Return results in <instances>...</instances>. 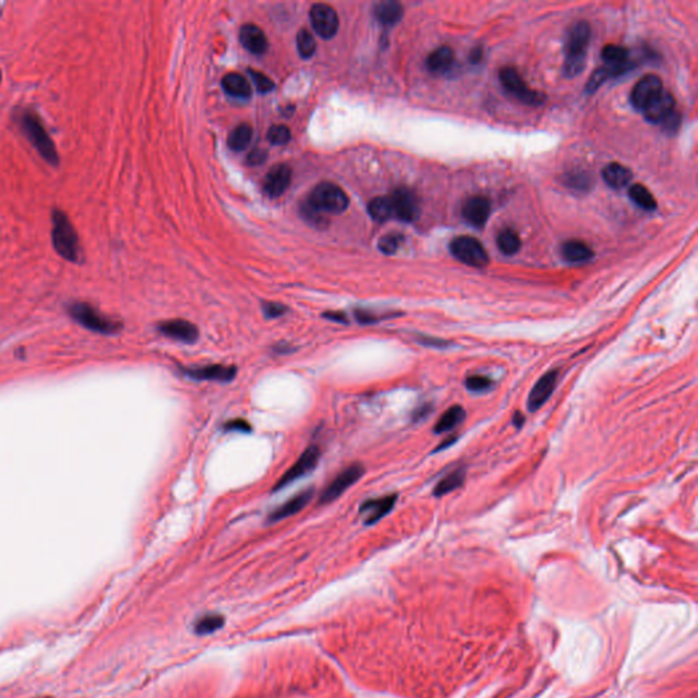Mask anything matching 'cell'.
Returning a JSON list of instances; mask_svg holds the SVG:
<instances>
[{
  "mask_svg": "<svg viewBox=\"0 0 698 698\" xmlns=\"http://www.w3.org/2000/svg\"><path fill=\"white\" fill-rule=\"evenodd\" d=\"M524 421H525V419H524V416H523V414H521V412H516V414H514V416H513V424H514L517 428H521V427H523V424H524Z\"/></svg>",
  "mask_w": 698,
  "mask_h": 698,
  "instance_id": "49",
  "label": "cell"
},
{
  "mask_svg": "<svg viewBox=\"0 0 698 698\" xmlns=\"http://www.w3.org/2000/svg\"><path fill=\"white\" fill-rule=\"evenodd\" d=\"M15 122L19 126L22 134L26 140L32 143V146L38 151V154L52 166L59 165V154L56 146L49 134L47 133L41 119L32 110H19Z\"/></svg>",
  "mask_w": 698,
  "mask_h": 698,
  "instance_id": "1",
  "label": "cell"
},
{
  "mask_svg": "<svg viewBox=\"0 0 698 698\" xmlns=\"http://www.w3.org/2000/svg\"><path fill=\"white\" fill-rule=\"evenodd\" d=\"M499 79L503 88L524 104L539 105L545 101V97L538 92L532 90L523 79V77L519 74V71L513 67H503L499 71Z\"/></svg>",
  "mask_w": 698,
  "mask_h": 698,
  "instance_id": "7",
  "label": "cell"
},
{
  "mask_svg": "<svg viewBox=\"0 0 698 698\" xmlns=\"http://www.w3.org/2000/svg\"><path fill=\"white\" fill-rule=\"evenodd\" d=\"M451 254L462 264L472 268H484L490 258L484 246L472 236H458L450 243Z\"/></svg>",
  "mask_w": 698,
  "mask_h": 698,
  "instance_id": "6",
  "label": "cell"
},
{
  "mask_svg": "<svg viewBox=\"0 0 698 698\" xmlns=\"http://www.w3.org/2000/svg\"><path fill=\"white\" fill-rule=\"evenodd\" d=\"M465 386L469 392L473 393H483L491 389L493 379L486 375H469L465 379Z\"/></svg>",
  "mask_w": 698,
  "mask_h": 698,
  "instance_id": "35",
  "label": "cell"
},
{
  "mask_svg": "<svg viewBox=\"0 0 698 698\" xmlns=\"http://www.w3.org/2000/svg\"><path fill=\"white\" fill-rule=\"evenodd\" d=\"M268 158V153L266 150L264 149H254L249 155H247V164L249 165H261L266 161Z\"/></svg>",
  "mask_w": 698,
  "mask_h": 698,
  "instance_id": "43",
  "label": "cell"
},
{
  "mask_svg": "<svg viewBox=\"0 0 698 698\" xmlns=\"http://www.w3.org/2000/svg\"><path fill=\"white\" fill-rule=\"evenodd\" d=\"M629 197L632 201L644 210H655L658 203L652 192L643 184H633L629 188Z\"/></svg>",
  "mask_w": 698,
  "mask_h": 698,
  "instance_id": "32",
  "label": "cell"
},
{
  "mask_svg": "<svg viewBox=\"0 0 698 698\" xmlns=\"http://www.w3.org/2000/svg\"><path fill=\"white\" fill-rule=\"evenodd\" d=\"M633 173L629 168L622 164L612 162L603 169L604 182L612 188H623L632 182Z\"/></svg>",
  "mask_w": 698,
  "mask_h": 698,
  "instance_id": "23",
  "label": "cell"
},
{
  "mask_svg": "<svg viewBox=\"0 0 698 698\" xmlns=\"http://www.w3.org/2000/svg\"><path fill=\"white\" fill-rule=\"evenodd\" d=\"M567 179H569V180H567V183H569V186H570V187L581 188V187H586V184H588V180H586L585 175H578V173H575V175H569V177H567Z\"/></svg>",
  "mask_w": 698,
  "mask_h": 698,
  "instance_id": "44",
  "label": "cell"
},
{
  "mask_svg": "<svg viewBox=\"0 0 698 698\" xmlns=\"http://www.w3.org/2000/svg\"><path fill=\"white\" fill-rule=\"evenodd\" d=\"M558 378V370H550L535 384V386L532 388L529 397H528V411L529 412H536L549 401V399L556 392Z\"/></svg>",
  "mask_w": 698,
  "mask_h": 698,
  "instance_id": "12",
  "label": "cell"
},
{
  "mask_svg": "<svg viewBox=\"0 0 698 698\" xmlns=\"http://www.w3.org/2000/svg\"><path fill=\"white\" fill-rule=\"evenodd\" d=\"M369 214L377 223H385L393 216V206L390 197H377L369 203Z\"/></svg>",
  "mask_w": 698,
  "mask_h": 698,
  "instance_id": "29",
  "label": "cell"
},
{
  "mask_svg": "<svg viewBox=\"0 0 698 698\" xmlns=\"http://www.w3.org/2000/svg\"><path fill=\"white\" fill-rule=\"evenodd\" d=\"M312 494H314L312 488H307V490H303L301 493L296 494L293 498H290L289 501L282 503L276 510H273L269 514V523H276L279 520L288 519L290 516H295L296 513H299L300 510H303L307 506Z\"/></svg>",
  "mask_w": 698,
  "mask_h": 698,
  "instance_id": "19",
  "label": "cell"
},
{
  "mask_svg": "<svg viewBox=\"0 0 698 698\" xmlns=\"http://www.w3.org/2000/svg\"><path fill=\"white\" fill-rule=\"evenodd\" d=\"M680 125H681V115L680 112L675 110L673 114H670L663 122H662V127L666 133H670V134H674L678 132L680 129Z\"/></svg>",
  "mask_w": 698,
  "mask_h": 698,
  "instance_id": "41",
  "label": "cell"
},
{
  "mask_svg": "<svg viewBox=\"0 0 698 698\" xmlns=\"http://www.w3.org/2000/svg\"><path fill=\"white\" fill-rule=\"evenodd\" d=\"M374 14H375V18L384 26H393L397 22H400V19L403 18L404 8L399 1L388 0V1H381V3L375 4Z\"/></svg>",
  "mask_w": 698,
  "mask_h": 698,
  "instance_id": "22",
  "label": "cell"
},
{
  "mask_svg": "<svg viewBox=\"0 0 698 698\" xmlns=\"http://www.w3.org/2000/svg\"><path fill=\"white\" fill-rule=\"evenodd\" d=\"M268 140L273 145H285L290 140V130L284 125H276L272 126L268 133Z\"/></svg>",
  "mask_w": 698,
  "mask_h": 698,
  "instance_id": "38",
  "label": "cell"
},
{
  "mask_svg": "<svg viewBox=\"0 0 698 698\" xmlns=\"http://www.w3.org/2000/svg\"><path fill=\"white\" fill-rule=\"evenodd\" d=\"M393 206V216L399 220L411 223L415 221L419 216V203L418 198L408 188H399L390 197Z\"/></svg>",
  "mask_w": 698,
  "mask_h": 698,
  "instance_id": "15",
  "label": "cell"
},
{
  "mask_svg": "<svg viewBox=\"0 0 698 698\" xmlns=\"http://www.w3.org/2000/svg\"><path fill=\"white\" fill-rule=\"evenodd\" d=\"M52 246L55 251L70 262L77 264L81 257L78 234L63 210H52Z\"/></svg>",
  "mask_w": 698,
  "mask_h": 698,
  "instance_id": "3",
  "label": "cell"
},
{
  "mask_svg": "<svg viewBox=\"0 0 698 698\" xmlns=\"http://www.w3.org/2000/svg\"><path fill=\"white\" fill-rule=\"evenodd\" d=\"M629 51L621 45H606L601 51V58L606 62V66H625L633 60L629 59Z\"/></svg>",
  "mask_w": 698,
  "mask_h": 698,
  "instance_id": "31",
  "label": "cell"
},
{
  "mask_svg": "<svg viewBox=\"0 0 698 698\" xmlns=\"http://www.w3.org/2000/svg\"><path fill=\"white\" fill-rule=\"evenodd\" d=\"M562 255L569 262H585L593 257V253L584 242L567 240L562 245Z\"/></svg>",
  "mask_w": 698,
  "mask_h": 698,
  "instance_id": "27",
  "label": "cell"
},
{
  "mask_svg": "<svg viewBox=\"0 0 698 698\" xmlns=\"http://www.w3.org/2000/svg\"><path fill=\"white\" fill-rule=\"evenodd\" d=\"M403 240H404V236H403V235H399V234H390V235L384 236V238L379 240L378 249H379L384 254L392 255V254H395V253L399 250V247L401 246Z\"/></svg>",
  "mask_w": 698,
  "mask_h": 698,
  "instance_id": "36",
  "label": "cell"
},
{
  "mask_svg": "<svg viewBox=\"0 0 698 698\" xmlns=\"http://www.w3.org/2000/svg\"><path fill=\"white\" fill-rule=\"evenodd\" d=\"M249 74H250V77H251L253 82L255 84V88H257V90H258V92H261V93H268V92H272V90H273V88H275V82H273L269 77H266V75H265V74H262L261 71H257V70H253V68H250V70H249Z\"/></svg>",
  "mask_w": 698,
  "mask_h": 698,
  "instance_id": "37",
  "label": "cell"
},
{
  "mask_svg": "<svg viewBox=\"0 0 698 698\" xmlns=\"http://www.w3.org/2000/svg\"><path fill=\"white\" fill-rule=\"evenodd\" d=\"M310 19L314 30L322 38L334 37L340 26L336 10L325 3H316L310 8Z\"/></svg>",
  "mask_w": 698,
  "mask_h": 698,
  "instance_id": "10",
  "label": "cell"
},
{
  "mask_svg": "<svg viewBox=\"0 0 698 698\" xmlns=\"http://www.w3.org/2000/svg\"><path fill=\"white\" fill-rule=\"evenodd\" d=\"M240 41L243 47L254 55H262L268 51V38L264 30L254 23H246L242 26Z\"/></svg>",
  "mask_w": 698,
  "mask_h": 698,
  "instance_id": "20",
  "label": "cell"
},
{
  "mask_svg": "<svg viewBox=\"0 0 698 698\" xmlns=\"http://www.w3.org/2000/svg\"><path fill=\"white\" fill-rule=\"evenodd\" d=\"M68 314L71 318L82 325L85 329L101 333V334H115L122 329V323L119 321H115L103 312H100L97 308H95L89 303L75 301L68 307Z\"/></svg>",
  "mask_w": 698,
  "mask_h": 698,
  "instance_id": "4",
  "label": "cell"
},
{
  "mask_svg": "<svg viewBox=\"0 0 698 698\" xmlns=\"http://www.w3.org/2000/svg\"><path fill=\"white\" fill-rule=\"evenodd\" d=\"M321 458V449L318 446H308L303 454L297 458V461L284 473V476L279 479L275 487V491L282 490L284 487L289 486L290 483L296 482L297 479L306 476L311 471L315 469L318 461Z\"/></svg>",
  "mask_w": 698,
  "mask_h": 698,
  "instance_id": "9",
  "label": "cell"
},
{
  "mask_svg": "<svg viewBox=\"0 0 698 698\" xmlns=\"http://www.w3.org/2000/svg\"><path fill=\"white\" fill-rule=\"evenodd\" d=\"M465 468H456L454 471L449 472L446 476H443L434 488L435 497H443L445 494H449L457 488H460L465 482Z\"/></svg>",
  "mask_w": 698,
  "mask_h": 698,
  "instance_id": "26",
  "label": "cell"
},
{
  "mask_svg": "<svg viewBox=\"0 0 698 698\" xmlns=\"http://www.w3.org/2000/svg\"><path fill=\"white\" fill-rule=\"evenodd\" d=\"M325 318L333 321V322H338V323H348V318L347 315L342 312V311H327L323 314Z\"/></svg>",
  "mask_w": 698,
  "mask_h": 698,
  "instance_id": "45",
  "label": "cell"
},
{
  "mask_svg": "<svg viewBox=\"0 0 698 698\" xmlns=\"http://www.w3.org/2000/svg\"><path fill=\"white\" fill-rule=\"evenodd\" d=\"M364 473V466L360 462H355L341 471L334 480L321 494L319 505H327L340 498L351 486H353Z\"/></svg>",
  "mask_w": 698,
  "mask_h": 698,
  "instance_id": "8",
  "label": "cell"
},
{
  "mask_svg": "<svg viewBox=\"0 0 698 698\" xmlns=\"http://www.w3.org/2000/svg\"><path fill=\"white\" fill-rule=\"evenodd\" d=\"M469 58H471L472 63H479V62L482 60V58H483V52H482V48H480V47L475 48V49H473V51L471 52V56H469Z\"/></svg>",
  "mask_w": 698,
  "mask_h": 698,
  "instance_id": "48",
  "label": "cell"
},
{
  "mask_svg": "<svg viewBox=\"0 0 698 698\" xmlns=\"http://www.w3.org/2000/svg\"><path fill=\"white\" fill-rule=\"evenodd\" d=\"M675 111V99L671 93L663 90L643 112L648 122L662 125V122Z\"/></svg>",
  "mask_w": 698,
  "mask_h": 698,
  "instance_id": "17",
  "label": "cell"
},
{
  "mask_svg": "<svg viewBox=\"0 0 698 698\" xmlns=\"http://www.w3.org/2000/svg\"><path fill=\"white\" fill-rule=\"evenodd\" d=\"M323 216L341 214L348 209L349 198L345 191L334 183L323 182L319 183L312 191L307 201Z\"/></svg>",
  "mask_w": 698,
  "mask_h": 698,
  "instance_id": "5",
  "label": "cell"
},
{
  "mask_svg": "<svg viewBox=\"0 0 698 698\" xmlns=\"http://www.w3.org/2000/svg\"><path fill=\"white\" fill-rule=\"evenodd\" d=\"M292 171L285 164H277L271 168L264 180V191L271 198L282 195L290 184Z\"/></svg>",
  "mask_w": 698,
  "mask_h": 698,
  "instance_id": "16",
  "label": "cell"
},
{
  "mask_svg": "<svg viewBox=\"0 0 698 698\" xmlns=\"http://www.w3.org/2000/svg\"><path fill=\"white\" fill-rule=\"evenodd\" d=\"M223 88L224 90L234 96V97H240V99H249L251 96V86L249 84V81L238 74V73H229L227 74L224 78H223Z\"/></svg>",
  "mask_w": 698,
  "mask_h": 698,
  "instance_id": "24",
  "label": "cell"
},
{
  "mask_svg": "<svg viewBox=\"0 0 698 698\" xmlns=\"http://www.w3.org/2000/svg\"><path fill=\"white\" fill-rule=\"evenodd\" d=\"M296 44H297L299 55H300L303 59H308V58H311V56L315 53L316 44H315V40H314L312 34H311L307 29H301V30L297 33Z\"/></svg>",
  "mask_w": 698,
  "mask_h": 698,
  "instance_id": "34",
  "label": "cell"
},
{
  "mask_svg": "<svg viewBox=\"0 0 698 698\" xmlns=\"http://www.w3.org/2000/svg\"><path fill=\"white\" fill-rule=\"evenodd\" d=\"M389 315H379V314H375L370 310H364V308H356L355 310V318L356 321L360 323V325H373V323H378L379 321L388 318Z\"/></svg>",
  "mask_w": 698,
  "mask_h": 698,
  "instance_id": "39",
  "label": "cell"
},
{
  "mask_svg": "<svg viewBox=\"0 0 698 698\" xmlns=\"http://www.w3.org/2000/svg\"><path fill=\"white\" fill-rule=\"evenodd\" d=\"M431 411H432V407H431V406H428V404H424V406H421V407L415 410V412H414V415H412V419L415 420V421H419V420L424 419V418H425V416H427Z\"/></svg>",
  "mask_w": 698,
  "mask_h": 698,
  "instance_id": "47",
  "label": "cell"
},
{
  "mask_svg": "<svg viewBox=\"0 0 698 698\" xmlns=\"http://www.w3.org/2000/svg\"><path fill=\"white\" fill-rule=\"evenodd\" d=\"M157 329L162 336L184 344H194L199 338L198 327L192 322L186 319L164 321L158 323Z\"/></svg>",
  "mask_w": 698,
  "mask_h": 698,
  "instance_id": "13",
  "label": "cell"
},
{
  "mask_svg": "<svg viewBox=\"0 0 698 698\" xmlns=\"http://www.w3.org/2000/svg\"><path fill=\"white\" fill-rule=\"evenodd\" d=\"M0 82H1V71H0Z\"/></svg>",
  "mask_w": 698,
  "mask_h": 698,
  "instance_id": "50",
  "label": "cell"
},
{
  "mask_svg": "<svg viewBox=\"0 0 698 698\" xmlns=\"http://www.w3.org/2000/svg\"><path fill=\"white\" fill-rule=\"evenodd\" d=\"M419 342L421 345H428V347H434V348H442V347L449 345L446 341H442L439 338H429V337H420Z\"/></svg>",
  "mask_w": 698,
  "mask_h": 698,
  "instance_id": "46",
  "label": "cell"
},
{
  "mask_svg": "<svg viewBox=\"0 0 698 698\" xmlns=\"http://www.w3.org/2000/svg\"><path fill=\"white\" fill-rule=\"evenodd\" d=\"M662 92H663L662 79L655 74H648L634 85L630 95V100L637 110L644 111Z\"/></svg>",
  "mask_w": 698,
  "mask_h": 698,
  "instance_id": "11",
  "label": "cell"
},
{
  "mask_svg": "<svg viewBox=\"0 0 698 698\" xmlns=\"http://www.w3.org/2000/svg\"><path fill=\"white\" fill-rule=\"evenodd\" d=\"M223 429L225 432H251V424L246 419H231L228 420L224 425H223Z\"/></svg>",
  "mask_w": 698,
  "mask_h": 698,
  "instance_id": "40",
  "label": "cell"
},
{
  "mask_svg": "<svg viewBox=\"0 0 698 698\" xmlns=\"http://www.w3.org/2000/svg\"><path fill=\"white\" fill-rule=\"evenodd\" d=\"M465 416H466L465 410L461 406H453L439 418L438 423L434 427V432L442 434V432L451 431L454 427H457L458 424L462 423Z\"/></svg>",
  "mask_w": 698,
  "mask_h": 698,
  "instance_id": "28",
  "label": "cell"
},
{
  "mask_svg": "<svg viewBox=\"0 0 698 698\" xmlns=\"http://www.w3.org/2000/svg\"><path fill=\"white\" fill-rule=\"evenodd\" d=\"M183 374L195 381H214V382H231L236 378L238 369L235 366L225 364H209L202 367L184 369Z\"/></svg>",
  "mask_w": 698,
  "mask_h": 698,
  "instance_id": "14",
  "label": "cell"
},
{
  "mask_svg": "<svg viewBox=\"0 0 698 698\" xmlns=\"http://www.w3.org/2000/svg\"><path fill=\"white\" fill-rule=\"evenodd\" d=\"M490 212H491L490 201L484 197H472L462 206L464 219L477 228H482L487 223Z\"/></svg>",
  "mask_w": 698,
  "mask_h": 698,
  "instance_id": "18",
  "label": "cell"
},
{
  "mask_svg": "<svg viewBox=\"0 0 698 698\" xmlns=\"http://www.w3.org/2000/svg\"><path fill=\"white\" fill-rule=\"evenodd\" d=\"M253 140V127L249 123H240L228 137V145L235 151L245 150Z\"/></svg>",
  "mask_w": 698,
  "mask_h": 698,
  "instance_id": "30",
  "label": "cell"
},
{
  "mask_svg": "<svg viewBox=\"0 0 698 698\" xmlns=\"http://www.w3.org/2000/svg\"><path fill=\"white\" fill-rule=\"evenodd\" d=\"M590 41V26L585 21L575 22L567 32L564 42L563 74L573 78L585 68L588 47Z\"/></svg>",
  "mask_w": 698,
  "mask_h": 698,
  "instance_id": "2",
  "label": "cell"
},
{
  "mask_svg": "<svg viewBox=\"0 0 698 698\" xmlns=\"http://www.w3.org/2000/svg\"><path fill=\"white\" fill-rule=\"evenodd\" d=\"M286 311H288L286 307L279 303H275V301L264 303V312L268 318H279L281 315H284Z\"/></svg>",
  "mask_w": 698,
  "mask_h": 698,
  "instance_id": "42",
  "label": "cell"
},
{
  "mask_svg": "<svg viewBox=\"0 0 698 698\" xmlns=\"http://www.w3.org/2000/svg\"><path fill=\"white\" fill-rule=\"evenodd\" d=\"M454 63V52L450 47H439L429 53L427 59V67L434 73L447 71Z\"/></svg>",
  "mask_w": 698,
  "mask_h": 698,
  "instance_id": "25",
  "label": "cell"
},
{
  "mask_svg": "<svg viewBox=\"0 0 698 698\" xmlns=\"http://www.w3.org/2000/svg\"><path fill=\"white\" fill-rule=\"evenodd\" d=\"M397 502V495L392 494L379 499H370L364 502L360 508L362 512H369V517L366 520L367 525H373L389 514Z\"/></svg>",
  "mask_w": 698,
  "mask_h": 698,
  "instance_id": "21",
  "label": "cell"
},
{
  "mask_svg": "<svg viewBox=\"0 0 698 698\" xmlns=\"http://www.w3.org/2000/svg\"><path fill=\"white\" fill-rule=\"evenodd\" d=\"M497 245H498V249L506 254V255H513L516 254L520 247H521V239L520 236L517 235V232H514L513 229H505L502 231L499 235H498V239H497Z\"/></svg>",
  "mask_w": 698,
  "mask_h": 698,
  "instance_id": "33",
  "label": "cell"
}]
</instances>
